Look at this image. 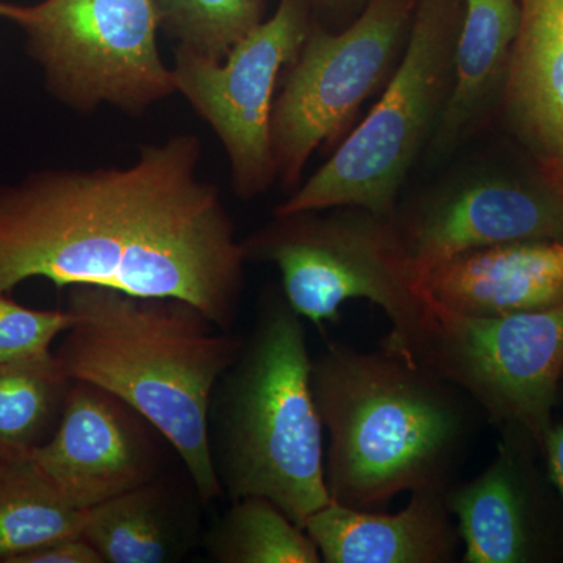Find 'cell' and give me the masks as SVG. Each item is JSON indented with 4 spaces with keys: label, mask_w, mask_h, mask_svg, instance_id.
<instances>
[{
    "label": "cell",
    "mask_w": 563,
    "mask_h": 563,
    "mask_svg": "<svg viewBox=\"0 0 563 563\" xmlns=\"http://www.w3.org/2000/svg\"><path fill=\"white\" fill-rule=\"evenodd\" d=\"M433 301L473 317L539 312L563 302V242L528 240L463 252L426 277Z\"/></svg>",
    "instance_id": "cell-15"
},
{
    "label": "cell",
    "mask_w": 563,
    "mask_h": 563,
    "mask_svg": "<svg viewBox=\"0 0 563 563\" xmlns=\"http://www.w3.org/2000/svg\"><path fill=\"white\" fill-rule=\"evenodd\" d=\"M73 324L66 310H33L0 292V362L49 354Z\"/></svg>",
    "instance_id": "cell-23"
},
{
    "label": "cell",
    "mask_w": 563,
    "mask_h": 563,
    "mask_svg": "<svg viewBox=\"0 0 563 563\" xmlns=\"http://www.w3.org/2000/svg\"><path fill=\"white\" fill-rule=\"evenodd\" d=\"M544 470L563 498V422L551 426L542 444Z\"/></svg>",
    "instance_id": "cell-25"
},
{
    "label": "cell",
    "mask_w": 563,
    "mask_h": 563,
    "mask_svg": "<svg viewBox=\"0 0 563 563\" xmlns=\"http://www.w3.org/2000/svg\"><path fill=\"white\" fill-rule=\"evenodd\" d=\"M418 0H368L344 31L313 21L284 87L274 99L272 144L276 179H301L313 152L354 120L387 85L401 60Z\"/></svg>",
    "instance_id": "cell-9"
},
{
    "label": "cell",
    "mask_w": 563,
    "mask_h": 563,
    "mask_svg": "<svg viewBox=\"0 0 563 563\" xmlns=\"http://www.w3.org/2000/svg\"><path fill=\"white\" fill-rule=\"evenodd\" d=\"M206 550L218 563H320L312 537L279 506L261 496L232 501L207 532Z\"/></svg>",
    "instance_id": "cell-21"
},
{
    "label": "cell",
    "mask_w": 563,
    "mask_h": 563,
    "mask_svg": "<svg viewBox=\"0 0 563 563\" xmlns=\"http://www.w3.org/2000/svg\"><path fill=\"white\" fill-rule=\"evenodd\" d=\"M242 243L246 261L279 268L285 301L318 328L339 321L347 301L366 299L391 321L383 346L404 355L431 309L395 217L362 207L274 214Z\"/></svg>",
    "instance_id": "cell-5"
},
{
    "label": "cell",
    "mask_w": 563,
    "mask_h": 563,
    "mask_svg": "<svg viewBox=\"0 0 563 563\" xmlns=\"http://www.w3.org/2000/svg\"><path fill=\"white\" fill-rule=\"evenodd\" d=\"M57 355L73 380L120 398L176 450L198 495L224 496L209 440L214 388L243 346L195 303L74 285Z\"/></svg>",
    "instance_id": "cell-3"
},
{
    "label": "cell",
    "mask_w": 563,
    "mask_h": 563,
    "mask_svg": "<svg viewBox=\"0 0 563 563\" xmlns=\"http://www.w3.org/2000/svg\"><path fill=\"white\" fill-rule=\"evenodd\" d=\"M0 18L21 29L47 90L74 109L136 113L177 91L157 47L155 0H0Z\"/></svg>",
    "instance_id": "cell-8"
},
{
    "label": "cell",
    "mask_w": 563,
    "mask_h": 563,
    "mask_svg": "<svg viewBox=\"0 0 563 563\" xmlns=\"http://www.w3.org/2000/svg\"><path fill=\"white\" fill-rule=\"evenodd\" d=\"M209 440L231 501L261 496L301 528L332 501L306 325L284 296L265 299L235 362L214 388Z\"/></svg>",
    "instance_id": "cell-4"
},
{
    "label": "cell",
    "mask_w": 563,
    "mask_h": 563,
    "mask_svg": "<svg viewBox=\"0 0 563 563\" xmlns=\"http://www.w3.org/2000/svg\"><path fill=\"white\" fill-rule=\"evenodd\" d=\"M404 357L465 393L498 431L523 432L542 451L563 385V302L473 317L432 299Z\"/></svg>",
    "instance_id": "cell-7"
},
{
    "label": "cell",
    "mask_w": 563,
    "mask_h": 563,
    "mask_svg": "<svg viewBox=\"0 0 563 563\" xmlns=\"http://www.w3.org/2000/svg\"><path fill=\"white\" fill-rule=\"evenodd\" d=\"M520 22L501 98L543 166L563 161V0H518Z\"/></svg>",
    "instance_id": "cell-16"
},
{
    "label": "cell",
    "mask_w": 563,
    "mask_h": 563,
    "mask_svg": "<svg viewBox=\"0 0 563 563\" xmlns=\"http://www.w3.org/2000/svg\"><path fill=\"white\" fill-rule=\"evenodd\" d=\"M307 0H279L276 13L252 29L224 60L177 47L173 77L221 140L236 195L252 199L276 179L272 144L274 95L282 69L298 57L313 24Z\"/></svg>",
    "instance_id": "cell-10"
},
{
    "label": "cell",
    "mask_w": 563,
    "mask_h": 563,
    "mask_svg": "<svg viewBox=\"0 0 563 563\" xmlns=\"http://www.w3.org/2000/svg\"><path fill=\"white\" fill-rule=\"evenodd\" d=\"M518 22V0H465L450 98L426 147L433 161L453 154L503 90Z\"/></svg>",
    "instance_id": "cell-17"
},
{
    "label": "cell",
    "mask_w": 563,
    "mask_h": 563,
    "mask_svg": "<svg viewBox=\"0 0 563 563\" xmlns=\"http://www.w3.org/2000/svg\"><path fill=\"white\" fill-rule=\"evenodd\" d=\"M11 563H103V561L101 554L84 536H76L18 555Z\"/></svg>",
    "instance_id": "cell-24"
},
{
    "label": "cell",
    "mask_w": 563,
    "mask_h": 563,
    "mask_svg": "<svg viewBox=\"0 0 563 563\" xmlns=\"http://www.w3.org/2000/svg\"><path fill=\"white\" fill-rule=\"evenodd\" d=\"M85 512L70 506L29 455L0 466V563L81 536Z\"/></svg>",
    "instance_id": "cell-19"
},
{
    "label": "cell",
    "mask_w": 563,
    "mask_h": 563,
    "mask_svg": "<svg viewBox=\"0 0 563 563\" xmlns=\"http://www.w3.org/2000/svg\"><path fill=\"white\" fill-rule=\"evenodd\" d=\"M407 254L426 282L437 266L463 252L528 242H563V191L542 179L488 176L457 181L396 211Z\"/></svg>",
    "instance_id": "cell-12"
},
{
    "label": "cell",
    "mask_w": 563,
    "mask_h": 563,
    "mask_svg": "<svg viewBox=\"0 0 563 563\" xmlns=\"http://www.w3.org/2000/svg\"><path fill=\"white\" fill-rule=\"evenodd\" d=\"M542 173L563 191V161L554 163V165L542 166Z\"/></svg>",
    "instance_id": "cell-27"
},
{
    "label": "cell",
    "mask_w": 563,
    "mask_h": 563,
    "mask_svg": "<svg viewBox=\"0 0 563 563\" xmlns=\"http://www.w3.org/2000/svg\"><path fill=\"white\" fill-rule=\"evenodd\" d=\"M312 390L329 495L354 509L448 490L485 420L465 393L383 344H328L312 357Z\"/></svg>",
    "instance_id": "cell-2"
},
{
    "label": "cell",
    "mask_w": 563,
    "mask_h": 563,
    "mask_svg": "<svg viewBox=\"0 0 563 563\" xmlns=\"http://www.w3.org/2000/svg\"><path fill=\"white\" fill-rule=\"evenodd\" d=\"M303 529L325 563H453L462 550L446 490L412 492L396 514L331 501Z\"/></svg>",
    "instance_id": "cell-14"
},
{
    "label": "cell",
    "mask_w": 563,
    "mask_h": 563,
    "mask_svg": "<svg viewBox=\"0 0 563 563\" xmlns=\"http://www.w3.org/2000/svg\"><path fill=\"white\" fill-rule=\"evenodd\" d=\"M74 380L54 352L0 362V454L21 457L47 442Z\"/></svg>",
    "instance_id": "cell-20"
},
{
    "label": "cell",
    "mask_w": 563,
    "mask_h": 563,
    "mask_svg": "<svg viewBox=\"0 0 563 563\" xmlns=\"http://www.w3.org/2000/svg\"><path fill=\"white\" fill-rule=\"evenodd\" d=\"M307 2L312 7L313 13L320 11V13L346 16V14L361 13L368 0H307Z\"/></svg>",
    "instance_id": "cell-26"
},
{
    "label": "cell",
    "mask_w": 563,
    "mask_h": 563,
    "mask_svg": "<svg viewBox=\"0 0 563 563\" xmlns=\"http://www.w3.org/2000/svg\"><path fill=\"white\" fill-rule=\"evenodd\" d=\"M155 5L179 47L218 62L265 16V0H155Z\"/></svg>",
    "instance_id": "cell-22"
},
{
    "label": "cell",
    "mask_w": 563,
    "mask_h": 563,
    "mask_svg": "<svg viewBox=\"0 0 563 563\" xmlns=\"http://www.w3.org/2000/svg\"><path fill=\"white\" fill-rule=\"evenodd\" d=\"M7 461V457H3L2 454H0V466H2V463Z\"/></svg>",
    "instance_id": "cell-28"
},
{
    "label": "cell",
    "mask_w": 563,
    "mask_h": 563,
    "mask_svg": "<svg viewBox=\"0 0 563 563\" xmlns=\"http://www.w3.org/2000/svg\"><path fill=\"white\" fill-rule=\"evenodd\" d=\"M173 483H151L85 510L81 536L103 563L174 562L196 536V517Z\"/></svg>",
    "instance_id": "cell-18"
},
{
    "label": "cell",
    "mask_w": 563,
    "mask_h": 563,
    "mask_svg": "<svg viewBox=\"0 0 563 563\" xmlns=\"http://www.w3.org/2000/svg\"><path fill=\"white\" fill-rule=\"evenodd\" d=\"M465 0H418L406 49L379 101L274 214L362 207L395 217L399 191L428 147L453 85Z\"/></svg>",
    "instance_id": "cell-6"
},
{
    "label": "cell",
    "mask_w": 563,
    "mask_h": 563,
    "mask_svg": "<svg viewBox=\"0 0 563 563\" xmlns=\"http://www.w3.org/2000/svg\"><path fill=\"white\" fill-rule=\"evenodd\" d=\"M199 161L201 140L179 135L128 168L46 169L0 187V292L43 277L177 298L232 331L246 255Z\"/></svg>",
    "instance_id": "cell-1"
},
{
    "label": "cell",
    "mask_w": 563,
    "mask_h": 563,
    "mask_svg": "<svg viewBox=\"0 0 563 563\" xmlns=\"http://www.w3.org/2000/svg\"><path fill=\"white\" fill-rule=\"evenodd\" d=\"M484 472L446 490V504L462 540L465 563H539L563 554L558 488L540 472L542 454L531 437L499 431Z\"/></svg>",
    "instance_id": "cell-11"
},
{
    "label": "cell",
    "mask_w": 563,
    "mask_h": 563,
    "mask_svg": "<svg viewBox=\"0 0 563 563\" xmlns=\"http://www.w3.org/2000/svg\"><path fill=\"white\" fill-rule=\"evenodd\" d=\"M162 442V433L131 406L74 380L57 429L31 457L63 498L85 512L161 477Z\"/></svg>",
    "instance_id": "cell-13"
}]
</instances>
